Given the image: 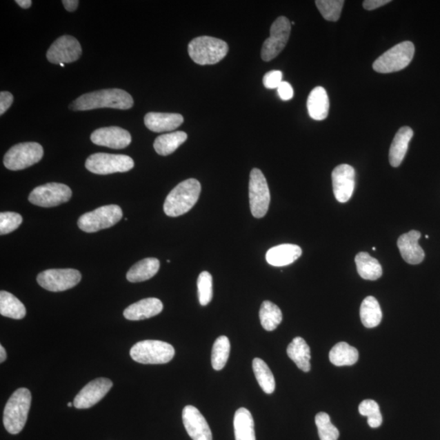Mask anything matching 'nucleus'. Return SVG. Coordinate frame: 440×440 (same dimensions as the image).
I'll list each match as a JSON object with an SVG mask.
<instances>
[{"label": "nucleus", "instance_id": "f257e3e1", "mask_svg": "<svg viewBox=\"0 0 440 440\" xmlns=\"http://www.w3.org/2000/svg\"><path fill=\"white\" fill-rule=\"evenodd\" d=\"M134 105L133 98L124 90L104 89L83 94L72 103L70 108L75 111H86L101 108L129 110Z\"/></svg>", "mask_w": 440, "mask_h": 440}, {"label": "nucleus", "instance_id": "f03ea898", "mask_svg": "<svg viewBox=\"0 0 440 440\" xmlns=\"http://www.w3.org/2000/svg\"><path fill=\"white\" fill-rule=\"evenodd\" d=\"M201 190V183L195 179L179 183L166 199L165 214L170 217H178L190 212L199 201Z\"/></svg>", "mask_w": 440, "mask_h": 440}, {"label": "nucleus", "instance_id": "7ed1b4c3", "mask_svg": "<svg viewBox=\"0 0 440 440\" xmlns=\"http://www.w3.org/2000/svg\"><path fill=\"white\" fill-rule=\"evenodd\" d=\"M31 393L20 388L9 398L3 412V425L8 433L17 434L23 430L30 408Z\"/></svg>", "mask_w": 440, "mask_h": 440}, {"label": "nucleus", "instance_id": "20e7f679", "mask_svg": "<svg viewBox=\"0 0 440 440\" xmlns=\"http://www.w3.org/2000/svg\"><path fill=\"white\" fill-rule=\"evenodd\" d=\"M188 52L196 64L214 65L227 56L228 46L222 39L200 36L188 44Z\"/></svg>", "mask_w": 440, "mask_h": 440}, {"label": "nucleus", "instance_id": "39448f33", "mask_svg": "<svg viewBox=\"0 0 440 440\" xmlns=\"http://www.w3.org/2000/svg\"><path fill=\"white\" fill-rule=\"evenodd\" d=\"M130 356L133 361L143 365H160L172 360L174 349L163 341L145 340L133 346Z\"/></svg>", "mask_w": 440, "mask_h": 440}, {"label": "nucleus", "instance_id": "423d86ee", "mask_svg": "<svg viewBox=\"0 0 440 440\" xmlns=\"http://www.w3.org/2000/svg\"><path fill=\"white\" fill-rule=\"evenodd\" d=\"M414 53V43L410 41L399 43L380 56L374 62L372 68L381 74L402 70L410 64Z\"/></svg>", "mask_w": 440, "mask_h": 440}, {"label": "nucleus", "instance_id": "0eeeda50", "mask_svg": "<svg viewBox=\"0 0 440 440\" xmlns=\"http://www.w3.org/2000/svg\"><path fill=\"white\" fill-rule=\"evenodd\" d=\"M123 218V210L117 205L101 206L85 213L79 219L78 226L85 232H97L115 226Z\"/></svg>", "mask_w": 440, "mask_h": 440}, {"label": "nucleus", "instance_id": "6e6552de", "mask_svg": "<svg viewBox=\"0 0 440 440\" xmlns=\"http://www.w3.org/2000/svg\"><path fill=\"white\" fill-rule=\"evenodd\" d=\"M43 157V149L39 143H20L6 152L3 164L8 170H20L38 163Z\"/></svg>", "mask_w": 440, "mask_h": 440}, {"label": "nucleus", "instance_id": "1a4fd4ad", "mask_svg": "<svg viewBox=\"0 0 440 440\" xmlns=\"http://www.w3.org/2000/svg\"><path fill=\"white\" fill-rule=\"evenodd\" d=\"M131 157L123 154H111L97 152L92 154L86 161V168L97 174H110L127 172L134 168Z\"/></svg>", "mask_w": 440, "mask_h": 440}, {"label": "nucleus", "instance_id": "9d476101", "mask_svg": "<svg viewBox=\"0 0 440 440\" xmlns=\"http://www.w3.org/2000/svg\"><path fill=\"white\" fill-rule=\"evenodd\" d=\"M249 197L251 213L253 217L261 219L266 215L270 205V191L261 170H251L249 183Z\"/></svg>", "mask_w": 440, "mask_h": 440}, {"label": "nucleus", "instance_id": "9b49d317", "mask_svg": "<svg viewBox=\"0 0 440 440\" xmlns=\"http://www.w3.org/2000/svg\"><path fill=\"white\" fill-rule=\"evenodd\" d=\"M82 279L80 272L75 269H49L37 277L39 285L52 292H61L73 288Z\"/></svg>", "mask_w": 440, "mask_h": 440}, {"label": "nucleus", "instance_id": "f8f14e48", "mask_svg": "<svg viewBox=\"0 0 440 440\" xmlns=\"http://www.w3.org/2000/svg\"><path fill=\"white\" fill-rule=\"evenodd\" d=\"M291 31V23L288 18L279 17L273 22L270 30V37L265 40L261 51L262 59L270 61L277 57L288 42Z\"/></svg>", "mask_w": 440, "mask_h": 440}, {"label": "nucleus", "instance_id": "ddd939ff", "mask_svg": "<svg viewBox=\"0 0 440 440\" xmlns=\"http://www.w3.org/2000/svg\"><path fill=\"white\" fill-rule=\"evenodd\" d=\"M72 197L70 188L59 183H48L35 188L30 192L29 201L41 208H53L69 201Z\"/></svg>", "mask_w": 440, "mask_h": 440}, {"label": "nucleus", "instance_id": "4468645a", "mask_svg": "<svg viewBox=\"0 0 440 440\" xmlns=\"http://www.w3.org/2000/svg\"><path fill=\"white\" fill-rule=\"evenodd\" d=\"M82 55V48L77 39L70 35H63L58 38L49 48L47 59L52 64H68L79 59Z\"/></svg>", "mask_w": 440, "mask_h": 440}, {"label": "nucleus", "instance_id": "2eb2a0df", "mask_svg": "<svg viewBox=\"0 0 440 440\" xmlns=\"http://www.w3.org/2000/svg\"><path fill=\"white\" fill-rule=\"evenodd\" d=\"M112 387L113 383L108 379L99 378L90 381L75 397L74 406L78 410L92 408L106 396Z\"/></svg>", "mask_w": 440, "mask_h": 440}, {"label": "nucleus", "instance_id": "dca6fc26", "mask_svg": "<svg viewBox=\"0 0 440 440\" xmlns=\"http://www.w3.org/2000/svg\"><path fill=\"white\" fill-rule=\"evenodd\" d=\"M332 182L337 201L341 203H347L351 199L356 186V172L352 166L339 165L332 172Z\"/></svg>", "mask_w": 440, "mask_h": 440}, {"label": "nucleus", "instance_id": "f3484780", "mask_svg": "<svg viewBox=\"0 0 440 440\" xmlns=\"http://www.w3.org/2000/svg\"><path fill=\"white\" fill-rule=\"evenodd\" d=\"M183 426L192 440H212V433L208 421L197 408L187 406L182 412Z\"/></svg>", "mask_w": 440, "mask_h": 440}, {"label": "nucleus", "instance_id": "a211bd4d", "mask_svg": "<svg viewBox=\"0 0 440 440\" xmlns=\"http://www.w3.org/2000/svg\"><path fill=\"white\" fill-rule=\"evenodd\" d=\"M91 141L95 145L121 150L132 142V136L127 130L119 127L102 128L91 134Z\"/></svg>", "mask_w": 440, "mask_h": 440}, {"label": "nucleus", "instance_id": "6ab92c4d", "mask_svg": "<svg viewBox=\"0 0 440 440\" xmlns=\"http://www.w3.org/2000/svg\"><path fill=\"white\" fill-rule=\"evenodd\" d=\"M421 232L412 230L399 237L398 248L402 258L410 264H419L423 261L425 252L419 244Z\"/></svg>", "mask_w": 440, "mask_h": 440}, {"label": "nucleus", "instance_id": "aec40b11", "mask_svg": "<svg viewBox=\"0 0 440 440\" xmlns=\"http://www.w3.org/2000/svg\"><path fill=\"white\" fill-rule=\"evenodd\" d=\"M163 304L156 298L139 301L125 309L123 316L129 321H142L159 315L163 311Z\"/></svg>", "mask_w": 440, "mask_h": 440}, {"label": "nucleus", "instance_id": "412c9836", "mask_svg": "<svg viewBox=\"0 0 440 440\" xmlns=\"http://www.w3.org/2000/svg\"><path fill=\"white\" fill-rule=\"evenodd\" d=\"M183 122L181 114L169 113H155L151 112L145 117V124L148 129L154 132H172Z\"/></svg>", "mask_w": 440, "mask_h": 440}, {"label": "nucleus", "instance_id": "4be33fe9", "mask_svg": "<svg viewBox=\"0 0 440 440\" xmlns=\"http://www.w3.org/2000/svg\"><path fill=\"white\" fill-rule=\"evenodd\" d=\"M302 255L297 245L282 244L272 247L266 254L267 262L274 267H284L293 263Z\"/></svg>", "mask_w": 440, "mask_h": 440}, {"label": "nucleus", "instance_id": "5701e85b", "mask_svg": "<svg viewBox=\"0 0 440 440\" xmlns=\"http://www.w3.org/2000/svg\"><path fill=\"white\" fill-rule=\"evenodd\" d=\"M412 137L414 131L408 127L401 128L394 136L389 151V161L393 168H398L402 163Z\"/></svg>", "mask_w": 440, "mask_h": 440}, {"label": "nucleus", "instance_id": "b1692460", "mask_svg": "<svg viewBox=\"0 0 440 440\" xmlns=\"http://www.w3.org/2000/svg\"><path fill=\"white\" fill-rule=\"evenodd\" d=\"M307 106L309 116L312 119H326L330 110V100L326 89L322 87L314 88L309 94Z\"/></svg>", "mask_w": 440, "mask_h": 440}, {"label": "nucleus", "instance_id": "393cba45", "mask_svg": "<svg viewBox=\"0 0 440 440\" xmlns=\"http://www.w3.org/2000/svg\"><path fill=\"white\" fill-rule=\"evenodd\" d=\"M287 354L303 372L311 370V349L303 338L296 337L287 348Z\"/></svg>", "mask_w": 440, "mask_h": 440}, {"label": "nucleus", "instance_id": "a878e982", "mask_svg": "<svg viewBox=\"0 0 440 440\" xmlns=\"http://www.w3.org/2000/svg\"><path fill=\"white\" fill-rule=\"evenodd\" d=\"M159 268L160 262L158 259H143L130 268L127 274V279L133 283L150 280L156 275Z\"/></svg>", "mask_w": 440, "mask_h": 440}, {"label": "nucleus", "instance_id": "bb28decb", "mask_svg": "<svg viewBox=\"0 0 440 440\" xmlns=\"http://www.w3.org/2000/svg\"><path fill=\"white\" fill-rule=\"evenodd\" d=\"M233 425L236 440H256L254 419L248 410L245 408L237 410Z\"/></svg>", "mask_w": 440, "mask_h": 440}, {"label": "nucleus", "instance_id": "cd10ccee", "mask_svg": "<svg viewBox=\"0 0 440 440\" xmlns=\"http://www.w3.org/2000/svg\"><path fill=\"white\" fill-rule=\"evenodd\" d=\"M357 268L363 279L376 281L383 275V268L380 263L366 252L359 253L356 256Z\"/></svg>", "mask_w": 440, "mask_h": 440}, {"label": "nucleus", "instance_id": "c85d7f7f", "mask_svg": "<svg viewBox=\"0 0 440 440\" xmlns=\"http://www.w3.org/2000/svg\"><path fill=\"white\" fill-rule=\"evenodd\" d=\"M358 360L357 349L347 343H337L330 352V361L335 366H351Z\"/></svg>", "mask_w": 440, "mask_h": 440}, {"label": "nucleus", "instance_id": "c756f323", "mask_svg": "<svg viewBox=\"0 0 440 440\" xmlns=\"http://www.w3.org/2000/svg\"><path fill=\"white\" fill-rule=\"evenodd\" d=\"M187 134L183 132L161 134L154 141V150L161 156L172 154L187 141Z\"/></svg>", "mask_w": 440, "mask_h": 440}, {"label": "nucleus", "instance_id": "7c9ffc66", "mask_svg": "<svg viewBox=\"0 0 440 440\" xmlns=\"http://www.w3.org/2000/svg\"><path fill=\"white\" fill-rule=\"evenodd\" d=\"M0 314L2 316L21 320L26 315L24 304L7 291L0 292Z\"/></svg>", "mask_w": 440, "mask_h": 440}, {"label": "nucleus", "instance_id": "2f4dec72", "mask_svg": "<svg viewBox=\"0 0 440 440\" xmlns=\"http://www.w3.org/2000/svg\"><path fill=\"white\" fill-rule=\"evenodd\" d=\"M362 324L366 328L378 326L383 319L379 303L372 296L363 300L360 311Z\"/></svg>", "mask_w": 440, "mask_h": 440}, {"label": "nucleus", "instance_id": "473e14b6", "mask_svg": "<svg viewBox=\"0 0 440 440\" xmlns=\"http://www.w3.org/2000/svg\"><path fill=\"white\" fill-rule=\"evenodd\" d=\"M259 318L265 330L273 331L282 321V312L275 303L264 301L260 308Z\"/></svg>", "mask_w": 440, "mask_h": 440}, {"label": "nucleus", "instance_id": "72a5a7b5", "mask_svg": "<svg viewBox=\"0 0 440 440\" xmlns=\"http://www.w3.org/2000/svg\"><path fill=\"white\" fill-rule=\"evenodd\" d=\"M253 370L260 388L265 393L272 394L276 388V381L267 363L260 358H255L253 361Z\"/></svg>", "mask_w": 440, "mask_h": 440}, {"label": "nucleus", "instance_id": "f704fd0d", "mask_svg": "<svg viewBox=\"0 0 440 440\" xmlns=\"http://www.w3.org/2000/svg\"><path fill=\"white\" fill-rule=\"evenodd\" d=\"M230 342L226 336H220L215 340L212 348V363L213 369L217 371L223 369L230 354Z\"/></svg>", "mask_w": 440, "mask_h": 440}, {"label": "nucleus", "instance_id": "c9c22d12", "mask_svg": "<svg viewBox=\"0 0 440 440\" xmlns=\"http://www.w3.org/2000/svg\"><path fill=\"white\" fill-rule=\"evenodd\" d=\"M315 421L321 440L339 439V430L332 424L329 414L324 412H319L316 416Z\"/></svg>", "mask_w": 440, "mask_h": 440}, {"label": "nucleus", "instance_id": "e433bc0d", "mask_svg": "<svg viewBox=\"0 0 440 440\" xmlns=\"http://www.w3.org/2000/svg\"><path fill=\"white\" fill-rule=\"evenodd\" d=\"M344 3L343 0H317L316 6L326 20L337 21L339 20Z\"/></svg>", "mask_w": 440, "mask_h": 440}, {"label": "nucleus", "instance_id": "4c0bfd02", "mask_svg": "<svg viewBox=\"0 0 440 440\" xmlns=\"http://www.w3.org/2000/svg\"><path fill=\"white\" fill-rule=\"evenodd\" d=\"M361 415L368 417V424L372 428H378L383 423L379 403L372 399H366L359 406Z\"/></svg>", "mask_w": 440, "mask_h": 440}, {"label": "nucleus", "instance_id": "58836bf2", "mask_svg": "<svg viewBox=\"0 0 440 440\" xmlns=\"http://www.w3.org/2000/svg\"><path fill=\"white\" fill-rule=\"evenodd\" d=\"M199 299L201 306H206L213 298V279L208 272H203L197 279Z\"/></svg>", "mask_w": 440, "mask_h": 440}, {"label": "nucleus", "instance_id": "ea45409f", "mask_svg": "<svg viewBox=\"0 0 440 440\" xmlns=\"http://www.w3.org/2000/svg\"><path fill=\"white\" fill-rule=\"evenodd\" d=\"M23 219L21 214L14 212L0 214V234L6 235L19 228Z\"/></svg>", "mask_w": 440, "mask_h": 440}, {"label": "nucleus", "instance_id": "a19ab883", "mask_svg": "<svg viewBox=\"0 0 440 440\" xmlns=\"http://www.w3.org/2000/svg\"><path fill=\"white\" fill-rule=\"evenodd\" d=\"M282 77L283 74L280 70L268 72L263 79L264 87L268 89H277L283 82Z\"/></svg>", "mask_w": 440, "mask_h": 440}, {"label": "nucleus", "instance_id": "79ce46f5", "mask_svg": "<svg viewBox=\"0 0 440 440\" xmlns=\"http://www.w3.org/2000/svg\"><path fill=\"white\" fill-rule=\"evenodd\" d=\"M278 95L282 101H290L294 97V90L288 82H283L277 88Z\"/></svg>", "mask_w": 440, "mask_h": 440}, {"label": "nucleus", "instance_id": "37998d69", "mask_svg": "<svg viewBox=\"0 0 440 440\" xmlns=\"http://www.w3.org/2000/svg\"><path fill=\"white\" fill-rule=\"evenodd\" d=\"M13 102V96L10 92L0 93V115H3L10 108Z\"/></svg>", "mask_w": 440, "mask_h": 440}, {"label": "nucleus", "instance_id": "c03bdc74", "mask_svg": "<svg viewBox=\"0 0 440 440\" xmlns=\"http://www.w3.org/2000/svg\"><path fill=\"white\" fill-rule=\"evenodd\" d=\"M390 0H366L363 3V7L368 11L374 10V9L383 7L389 3Z\"/></svg>", "mask_w": 440, "mask_h": 440}, {"label": "nucleus", "instance_id": "a18cd8bd", "mask_svg": "<svg viewBox=\"0 0 440 440\" xmlns=\"http://www.w3.org/2000/svg\"><path fill=\"white\" fill-rule=\"evenodd\" d=\"M62 3L67 11L74 12L77 9L79 2L78 0H64Z\"/></svg>", "mask_w": 440, "mask_h": 440}, {"label": "nucleus", "instance_id": "49530a36", "mask_svg": "<svg viewBox=\"0 0 440 440\" xmlns=\"http://www.w3.org/2000/svg\"><path fill=\"white\" fill-rule=\"evenodd\" d=\"M16 3L21 7L22 8H29L32 4V1L31 0H17Z\"/></svg>", "mask_w": 440, "mask_h": 440}, {"label": "nucleus", "instance_id": "de8ad7c7", "mask_svg": "<svg viewBox=\"0 0 440 440\" xmlns=\"http://www.w3.org/2000/svg\"><path fill=\"white\" fill-rule=\"evenodd\" d=\"M7 358V353L6 349L3 347V346H0V362L3 363L6 361Z\"/></svg>", "mask_w": 440, "mask_h": 440}, {"label": "nucleus", "instance_id": "09e8293b", "mask_svg": "<svg viewBox=\"0 0 440 440\" xmlns=\"http://www.w3.org/2000/svg\"><path fill=\"white\" fill-rule=\"evenodd\" d=\"M73 406H74V403H68V407L71 408V407H73Z\"/></svg>", "mask_w": 440, "mask_h": 440}, {"label": "nucleus", "instance_id": "8fccbe9b", "mask_svg": "<svg viewBox=\"0 0 440 440\" xmlns=\"http://www.w3.org/2000/svg\"><path fill=\"white\" fill-rule=\"evenodd\" d=\"M61 66L64 67L65 64H63V63H61V64H60Z\"/></svg>", "mask_w": 440, "mask_h": 440}]
</instances>
